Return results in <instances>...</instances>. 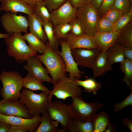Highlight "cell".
<instances>
[{
    "label": "cell",
    "mask_w": 132,
    "mask_h": 132,
    "mask_svg": "<svg viewBox=\"0 0 132 132\" xmlns=\"http://www.w3.org/2000/svg\"><path fill=\"white\" fill-rule=\"evenodd\" d=\"M0 6V11L17 14L18 12L25 13L28 15L34 12L32 7L21 0H3Z\"/></svg>",
    "instance_id": "obj_18"
},
{
    "label": "cell",
    "mask_w": 132,
    "mask_h": 132,
    "mask_svg": "<svg viewBox=\"0 0 132 132\" xmlns=\"http://www.w3.org/2000/svg\"><path fill=\"white\" fill-rule=\"evenodd\" d=\"M69 23L71 27L70 33L72 35L76 37H79L86 34L83 25L77 16Z\"/></svg>",
    "instance_id": "obj_33"
},
{
    "label": "cell",
    "mask_w": 132,
    "mask_h": 132,
    "mask_svg": "<svg viewBox=\"0 0 132 132\" xmlns=\"http://www.w3.org/2000/svg\"><path fill=\"white\" fill-rule=\"evenodd\" d=\"M22 37L27 42L28 46L32 50L41 54L45 53L46 50V45L42 40L30 32L25 33Z\"/></svg>",
    "instance_id": "obj_24"
},
{
    "label": "cell",
    "mask_w": 132,
    "mask_h": 132,
    "mask_svg": "<svg viewBox=\"0 0 132 132\" xmlns=\"http://www.w3.org/2000/svg\"><path fill=\"white\" fill-rule=\"evenodd\" d=\"M41 117L40 115L31 119L5 115L0 113V121L11 125L22 127L29 132H35L40 122Z\"/></svg>",
    "instance_id": "obj_12"
},
{
    "label": "cell",
    "mask_w": 132,
    "mask_h": 132,
    "mask_svg": "<svg viewBox=\"0 0 132 132\" xmlns=\"http://www.w3.org/2000/svg\"><path fill=\"white\" fill-rule=\"evenodd\" d=\"M120 63V69L124 74L122 81L132 90V60L125 59Z\"/></svg>",
    "instance_id": "obj_30"
},
{
    "label": "cell",
    "mask_w": 132,
    "mask_h": 132,
    "mask_svg": "<svg viewBox=\"0 0 132 132\" xmlns=\"http://www.w3.org/2000/svg\"><path fill=\"white\" fill-rule=\"evenodd\" d=\"M123 54L125 59L132 60V47L124 48Z\"/></svg>",
    "instance_id": "obj_43"
},
{
    "label": "cell",
    "mask_w": 132,
    "mask_h": 132,
    "mask_svg": "<svg viewBox=\"0 0 132 132\" xmlns=\"http://www.w3.org/2000/svg\"><path fill=\"white\" fill-rule=\"evenodd\" d=\"M34 12L37 14L43 22L51 21V15L46 6L45 0L37 1L33 6Z\"/></svg>",
    "instance_id": "obj_31"
},
{
    "label": "cell",
    "mask_w": 132,
    "mask_h": 132,
    "mask_svg": "<svg viewBox=\"0 0 132 132\" xmlns=\"http://www.w3.org/2000/svg\"><path fill=\"white\" fill-rule=\"evenodd\" d=\"M28 131L25 128L21 126L11 125L8 132H27Z\"/></svg>",
    "instance_id": "obj_42"
},
{
    "label": "cell",
    "mask_w": 132,
    "mask_h": 132,
    "mask_svg": "<svg viewBox=\"0 0 132 132\" xmlns=\"http://www.w3.org/2000/svg\"><path fill=\"white\" fill-rule=\"evenodd\" d=\"M124 48L116 42L109 48L107 51V56L110 65H112L115 63H120L125 59Z\"/></svg>",
    "instance_id": "obj_23"
},
{
    "label": "cell",
    "mask_w": 132,
    "mask_h": 132,
    "mask_svg": "<svg viewBox=\"0 0 132 132\" xmlns=\"http://www.w3.org/2000/svg\"><path fill=\"white\" fill-rule=\"evenodd\" d=\"M128 106H132V90L130 94L123 100L120 103L118 102L115 104L113 110L114 112H118Z\"/></svg>",
    "instance_id": "obj_38"
},
{
    "label": "cell",
    "mask_w": 132,
    "mask_h": 132,
    "mask_svg": "<svg viewBox=\"0 0 132 132\" xmlns=\"http://www.w3.org/2000/svg\"><path fill=\"white\" fill-rule=\"evenodd\" d=\"M128 0L129 1H130V2H132V0Z\"/></svg>",
    "instance_id": "obj_52"
},
{
    "label": "cell",
    "mask_w": 132,
    "mask_h": 132,
    "mask_svg": "<svg viewBox=\"0 0 132 132\" xmlns=\"http://www.w3.org/2000/svg\"><path fill=\"white\" fill-rule=\"evenodd\" d=\"M40 124L35 132H57L59 122L54 121L46 110L42 114Z\"/></svg>",
    "instance_id": "obj_22"
},
{
    "label": "cell",
    "mask_w": 132,
    "mask_h": 132,
    "mask_svg": "<svg viewBox=\"0 0 132 132\" xmlns=\"http://www.w3.org/2000/svg\"><path fill=\"white\" fill-rule=\"evenodd\" d=\"M2 27L9 34L27 32L28 24L27 18L10 12L4 13L0 18Z\"/></svg>",
    "instance_id": "obj_9"
},
{
    "label": "cell",
    "mask_w": 132,
    "mask_h": 132,
    "mask_svg": "<svg viewBox=\"0 0 132 132\" xmlns=\"http://www.w3.org/2000/svg\"><path fill=\"white\" fill-rule=\"evenodd\" d=\"M76 16L82 23L87 34L94 36L95 26L99 17L98 10L90 3L77 9Z\"/></svg>",
    "instance_id": "obj_8"
},
{
    "label": "cell",
    "mask_w": 132,
    "mask_h": 132,
    "mask_svg": "<svg viewBox=\"0 0 132 132\" xmlns=\"http://www.w3.org/2000/svg\"><path fill=\"white\" fill-rule=\"evenodd\" d=\"M71 50L72 55L78 65L90 68H91L97 55L100 52L98 48H77Z\"/></svg>",
    "instance_id": "obj_15"
},
{
    "label": "cell",
    "mask_w": 132,
    "mask_h": 132,
    "mask_svg": "<svg viewBox=\"0 0 132 132\" xmlns=\"http://www.w3.org/2000/svg\"><path fill=\"white\" fill-rule=\"evenodd\" d=\"M43 26L50 47L53 50L58 52L59 41L55 35L52 23L51 21L43 22Z\"/></svg>",
    "instance_id": "obj_26"
},
{
    "label": "cell",
    "mask_w": 132,
    "mask_h": 132,
    "mask_svg": "<svg viewBox=\"0 0 132 132\" xmlns=\"http://www.w3.org/2000/svg\"><path fill=\"white\" fill-rule=\"evenodd\" d=\"M116 42L124 48L132 47V21L121 30Z\"/></svg>",
    "instance_id": "obj_27"
},
{
    "label": "cell",
    "mask_w": 132,
    "mask_h": 132,
    "mask_svg": "<svg viewBox=\"0 0 132 132\" xmlns=\"http://www.w3.org/2000/svg\"><path fill=\"white\" fill-rule=\"evenodd\" d=\"M27 18L30 32L45 43L47 39L43 29V22L40 18L33 12L28 15Z\"/></svg>",
    "instance_id": "obj_19"
},
{
    "label": "cell",
    "mask_w": 132,
    "mask_h": 132,
    "mask_svg": "<svg viewBox=\"0 0 132 132\" xmlns=\"http://www.w3.org/2000/svg\"><path fill=\"white\" fill-rule=\"evenodd\" d=\"M66 130H64L63 129H58L57 132H66L67 131Z\"/></svg>",
    "instance_id": "obj_50"
},
{
    "label": "cell",
    "mask_w": 132,
    "mask_h": 132,
    "mask_svg": "<svg viewBox=\"0 0 132 132\" xmlns=\"http://www.w3.org/2000/svg\"><path fill=\"white\" fill-rule=\"evenodd\" d=\"M77 9L73 7L69 0L50 13L51 21L53 26L64 23H69L76 16Z\"/></svg>",
    "instance_id": "obj_13"
},
{
    "label": "cell",
    "mask_w": 132,
    "mask_h": 132,
    "mask_svg": "<svg viewBox=\"0 0 132 132\" xmlns=\"http://www.w3.org/2000/svg\"><path fill=\"white\" fill-rule=\"evenodd\" d=\"M4 39L8 55L14 57L17 61L24 62L30 57L37 55V52L26 44L21 33L9 34Z\"/></svg>",
    "instance_id": "obj_3"
},
{
    "label": "cell",
    "mask_w": 132,
    "mask_h": 132,
    "mask_svg": "<svg viewBox=\"0 0 132 132\" xmlns=\"http://www.w3.org/2000/svg\"><path fill=\"white\" fill-rule=\"evenodd\" d=\"M132 20V11L123 13L117 21L114 24L113 30L121 31Z\"/></svg>",
    "instance_id": "obj_35"
},
{
    "label": "cell",
    "mask_w": 132,
    "mask_h": 132,
    "mask_svg": "<svg viewBox=\"0 0 132 132\" xmlns=\"http://www.w3.org/2000/svg\"><path fill=\"white\" fill-rule=\"evenodd\" d=\"M36 1H43L45 0H36Z\"/></svg>",
    "instance_id": "obj_51"
},
{
    "label": "cell",
    "mask_w": 132,
    "mask_h": 132,
    "mask_svg": "<svg viewBox=\"0 0 132 132\" xmlns=\"http://www.w3.org/2000/svg\"><path fill=\"white\" fill-rule=\"evenodd\" d=\"M22 86L25 88L32 90H42L46 93L48 95L50 92V90L43 85L42 83L29 73L24 78H23Z\"/></svg>",
    "instance_id": "obj_25"
},
{
    "label": "cell",
    "mask_w": 132,
    "mask_h": 132,
    "mask_svg": "<svg viewBox=\"0 0 132 132\" xmlns=\"http://www.w3.org/2000/svg\"><path fill=\"white\" fill-rule=\"evenodd\" d=\"M71 28L69 23L60 24L53 26L55 35L58 40H65L70 32Z\"/></svg>",
    "instance_id": "obj_32"
},
{
    "label": "cell",
    "mask_w": 132,
    "mask_h": 132,
    "mask_svg": "<svg viewBox=\"0 0 132 132\" xmlns=\"http://www.w3.org/2000/svg\"><path fill=\"white\" fill-rule=\"evenodd\" d=\"M115 129L113 128V126L112 123L110 122L108 125L105 132H113Z\"/></svg>",
    "instance_id": "obj_47"
},
{
    "label": "cell",
    "mask_w": 132,
    "mask_h": 132,
    "mask_svg": "<svg viewBox=\"0 0 132 132\" xmlns=\"http://www.w3.org/2000/svg\"><path fill=\"white\" fill-rule=\"evenodd\" d=\"M0 80L3 85L0 90L3 99L12 102L19 100L23 87V78L21 75L16 71H5L0 74Z\"/></svg>",
    "instance_id": "obj_2"
},
{
    "label": "cell",
    "mask_w": 132,
    "mask_h": 132,
    "mask_svg": "<svg viewBox=\"0 0 132 132\" xmlns=\"http://www.w3.org/2000/svg\"><path fill=\"white\" fill-rule=\"evenodd\" d=\"M123 13L121 11L111 8L104 12L101 16L114 24L121 17Z\"/></svg>",
    "instance_id": "obj_37"
},
{
    "label": "cell",
    "mask_w": 132,
    "mask_h": 132,
    "mask_svg": "<svg viewBox=\"0 0 132 132\" xmlns=\"http://www.w3.org/2000/svg\"><path fill=\"white\" fill-rule=\"evenodd\" d=\"M72 99L69 106L72 119L82 122L93 121L97 111L103 106L96 102L87 103L77 97Z\"/></svg>",
    "instance_id": "obj_5"
},
{
    "label": "cell",
    "mask_w": 132,
    "mask_h": 132,
    "mask_svg": "<svg viewBox=\"0 0 132 132\" xmlns=\"http://www.w3.org/2000/svg\"><path fill=\"white\" fill-rule=\"evenodd\" d=\"M114 24L102 16H99L96 23L95 28L96 33H103L113 30Z\"/></svg>",
    "instance_id": "obj_34"
},
{
    "label": "cell",
    "mask_w": 132,
    "mask_h": 132,
    "mask_svg": "<svg viewBox=\"0 0 132 132\" xmlns=\"http://www.w3.org/2000/svg\"><path fill=\"white\" fill-rule=\"evenodd\" d=\"M33 7L36 2V0H21Z\"/></svg>",
    "instance_id": "obj_48"
},
{
    "label": "cell",
    "mask_w": 132,
    "mask_h": 132,
    "mask_svg": "<svg viewBox=\"0 0 132 132\" xmlns=\"http://www.w3.org/2000/svg\"><path fill=\"white\" fill-rule=\"evenodd\" d=\"M94 129L93 121L82 122L72 119L67 131L69 132H93Z\"/></svg>",
    "instance_id": "obj_29"
},
{
    "label": "cell",
    "mask_w": 132,
    "mask_h": 132,
    "mask_svg": "<svg viewBox=\"0 0 132 132\" xmlns=\"http://www.w3.org/2000/svg\"><path fill=\"white\" fill-rule=\"evenodd\" d=\"M46 50L37 57L44 64L51 75L53 83L67 77V72L64 61L58 52L53 50L47 41L45 43Z\"/></svg>",
    "instance_id": "obj_1"
},
{
    "label": "cell",
    "mask_w": 132,
    "mask_h": 132,
    "mask_svg": "<svg viewBox=\"0 0 132 132\" xmlns=\"http://www.w3.org/2000/svg\"><path fill=\"white\" fill-rule=\"evenodd\" d=\"M48 95L44 91L38 94L33 90L23 88L19 100L26 106L32 118L40 115L46 110Z\"/></svg>",
    "instance_id": "obj_4"
},
{
    "label": "cell",
    "mask_w": 132,
    "mask_h": 132,
    "mask_svg": "<svg viewBox=\"0 0 132 132\" xmlns=\"http://www.w3.org/2000/svg\"><path fill=\"white\" fill-rule=\"evenodd\" d=\"M110 120L109 114L105 112H101L96 114L93 121L94 128L93 132H105Z\"/></svg>",
    "instance_id": "obj_28"
},
{
    "label": "cell",
    "mask_w": 132,
    "mask_h": 132,
    "mask_svg": "<svg viewBox=\"0 0 132 132\" xmlns=\"http://www.w3.org/2000/svg\"><path fill=\"white\" fill-rule=\"evenodd\" d=\"M9 34L7 33H0V38H5L8 37Z\"/></svg>",
    "instance_id": "obj_49"
},
{
    "label": "cell",
    "mask_w": 132,
    "mask_h": 132,
    "mask_svg": "<svg viewBox=\"0 0 132 132\" xmlns=\"http://www.w3.org/2000/svg\"><path fill=\"white\" fill-rule=\"evenodd\" d=\"M91 68L93 70V78L102 76L112 70V65L107 59V51L100 52L97 55Z\"/></svg>",
    "instance_id": "obj_20"
},
{
    "label": "cell",
    "mask_w": 132,
    "mask_h": 132,
    "mask_svg": "<svg viewBox=\"0 0 132 132\" xmlns=\"http://www.w3.org/2000/svg\"><path fill=\"white\" fill-rule=\"evenodd\" d=\"M46 110L53 120L60 123L63 129L67 131L72 119L69 105L60 100L51 101L48 103Z\"/></svg>",
    "instance_id": "obj_7"
},
{
    "label": "cell",
    "mask_w": 132,
    "mask_h": 132,
    "mask_svg": "<svg viewBox=\"0 0 132 132\" xmlns=\"http://www.w3.org/2000/svg\"><path fill=\"white\" fill-rule=\"evenodd\" d=\"M0 113L25 118H31L26 106L19 100L12 102L3 99L0 101Z\"/></svg>",
    "instance_id": "obj_14"
},
{
    "label": "cell",
    "mask_w": 132,
    "mask_h": 132,
    "mask_svg": "<svg viewBox=\"0 0 132 132\" xmlns=\"http://www.w3.org/2000/svg\"><path fill=\"white\" fill-rule=\"evenodd\" d=\"M65 40L71 50L77 48H98L94 36L87 34L81 36L76 37L69 33Z\"/></svg>",
    "instance_id": "obj_16"
},
{
    "label": "cell",
    "mask_w": 132,
    "mask_h": 132,
    "mask_svg": "<svg viewBox=\"0 0 132 132\" xmlns=\"http://www.w3.org/2000/svg\"><path fill=\"white\" fill-rule=\"evenodd\" d=\"M26 61L27 64L24 66L23 68L28 73L42 83L47 82L53 83L52 79L48 75V71L43 66V63L36 55L30 57Z\"/></svg>",
    "instance_id": "obj_11"
},
{
    "label": "cell",
    "mask_w": 132,
    "mask_h": 132,
    "mask_svg": "<svg viewBox=\"0 0 132 132\" xmlns=\"http://www.w3.org/2000/svg\"><path fill=\"white\" fill-rule=\"evenodd\" d=\"M3 0H0V2H1Z\"/></svg>",
    "instance_id": "obj_53"
},
{
    "label": "cell",
    "mask_w": 132,
    "mask_h": 132,
    "mask_svg": "<svg viewBox=\"0 0 132 132\" xmlns=\"http://www.w3.org/2000/svg\"><path fill=\"white\" fill-rule=\"evenodd\" d=\"M121 31L113 30L103 33H96L94 37L98 48L100 52L107 51L120 35Z\"/></svg>",
    "instance_id": "obj_17"
},
{
    "label": "cell",
    "mask_w": 132,
    "mask_h": 132,
    "mask_svg": "<svg viewBox=\"0 0 132 132\" xmlns=\"http://www.w3.org/2000/svg\"><path fill=\"white\" fill-rule=\"evenodd\" d=\"M61 47V50L58 54L63 59L65 64L66 71L69 73L68 77L80 79L84 74L83 71L78 69V65L75 60L71 54V49L65 40H59Z\"/></svg>",
    "instance_id": "obj_10"
},
{
    "label": "cell",
    "mask_w": 132,
    "mask_h": 132,
    "mask_svg": "<svg viewBox=\"0 0 132 132\" xmlns=\"http://www.w3.org/2000/svg\"><path fill=\"white\" fill-rule=\"evenodd\" d=\"M67 0H45L46 6L50 13L62 5Z\"/></svg>",
    "instance_id": "obj_39"
},
{
    "label": "cell",
    "mask_w": 132,
    "mask_h": 132,
    "mask_svg": "<svg viewBox=\"0 0 132 132\" xmlns=\"http://www.w3.org/2000/svg\"><path fill=\"white\" fill-rule=\"evenodd\" d=\"M103 0H91L90 4L98 10L100 7Z\"/></svg>",
    "instance_id": "obj_46"
},
{
    "label": "cell",
    "mask_w": 132,
    "mask_h": 132,
    "mask_svg": "<svg viewBox=\"0 0 132 132\" xmlns=\"http://www.w3.org/2000/svg\"><path fill=\"white\" fill-rule=\"evenodd\" d=\"M124 125L128 128L131 132H132V121L128 118H124L123 119Z\"/></svg>",
    "instance_id": "obj_44"
},
{
    "label": "cell",
    "mask_w": 132,
    "mask_h": 132,
    "mask_svg": "<svg viewBox=\"0 0 132 132\" xmlns=\"http://www.w3.org/2000/svg\"><path fill=\"white\" fill-rule=\"evenodd\" d=\"M111 8L123 13L132 11V2L128 0H115Z\"/></svg>",
    "instance_id": "obj_36"
},
{
    "label": "cell",
    "mask_w": 132,
    "mask_h": 132,
    "mask_svg": "<svg viewBox=\"0 0 132 132\" xmlns=\"http://www.w3.org/2000/svg\"><path fill=\"white\" fill-rule=\"evenodd\" d=\"M67 77L61 79L52 84L53 88L48 95V103L51 101L53 95L64 100L69 97L83 99L82 89L79 86L68 82Z\"/></svg>",
    "instance_id": "obj_6"
},
{
    "label": "cell",
    "mask_w": 132,
    "mask_h": 132,
    "mask_svg": "<svg viewBox=\"0 0 132 132\" xmlns=\"http://www.w3.org/2000/svg\"><path fill=\"white\" fill-rule=\"evenodd\" d=\"M115 0H103L101 6L98 10L100 16L107 11L111 8Z\"/></svg>",
    "instance_id": "obj_40"
},
{
    "label": "cell",
    "mask_w": 132,
    "mask_h": 132,
    "mask_svg": "<svg viewBox=\"0 0 132 132\" xmlns=\"http://www.w3.org/2000/svg\"><path fill=\"white\" fill-rule=\"evenodd\" d=\"M67 81L79 86L82 87L84 88L83 91L86 92H92L95 95L102 87L101 83L96 81L93 78H89L81 80L75 78L70 79L67 77Z\"/></svg>",
    "instance_id": "obj_21"
},
{
    "label": "cell",
    "mask_w": 132,
    "mask_h": 132,
    "mask_svg": "<svg viewBox=\"0 0 132 132\" xmlns=\"http://www.w3.org/2000/svg\"><path fill=\"white\" fill-rule=\"evenodd\" d=\"M11 125L0 121V132H8Z\"/></svg>",
    "instance_id": "obj_45"
},
{
    "label": "cell",
    "mask_w": 132,
    "mask_h": 132,
    "mask_svg": "<svg viewBox=\"0 0 132 132\" xmlns=\"http://www.w3.org/2000/svg\"><path fill=\"white\" fill-rule=\"evenodd\" d=\"M71 5L77 9L80 7L90 3L91 0H69Z\"/></svg>",
    "instance_id": "obj_41"
}]
</instances>
